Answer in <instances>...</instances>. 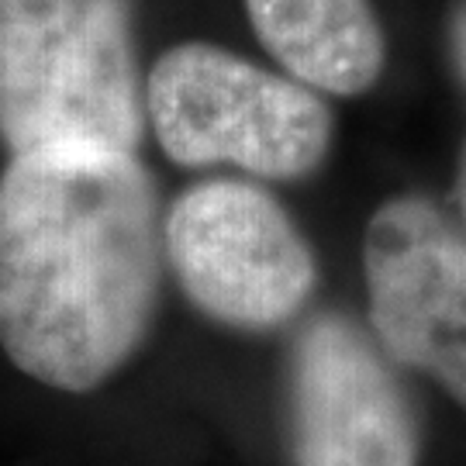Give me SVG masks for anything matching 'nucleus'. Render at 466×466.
Listing matches in <instances>:
<instances>
[{
	"label": "nucleus",
	"mask_w": 466,
	"mask_h": 466,
	"mask_svg": "<svg viewBox=\"0 0 466 466\" xmlns=\"http://www.w3.org/2000/svg\"><path fill=\"white\" fill-rule=\"evenodd\" d=\"M163 221L135 152L38 149L0 173V350L25 377L86 394L146 342Z\"/></svg>",
	"instance_id": "f257e3e1"
},
{
	"label": "nucleus",
	"mask_w": 466,
	"mask_h": 466,
	"mask_svg": "<svg viewBox=\"0 0 466 466\" xmlns=\"http://www.w3.org/2000/svg\"><path fill=\"white\" fill-rule=\"evenodd\" d=\"M146 84L135 0H0V142L135 152Z\"/></svg>",
	"instance_id": "f03ea898"
},
{
	"label": "nucleus",
	"mask_w": 466,
	"mask_h": 466,
	"mask_svg": "<svg viewBox=\"0 0 466 466\" xmlns=\"http://www.w3.org/2000/svg\"><path fill=\"white\" fill-rule=\"evenodd\" d=\"M146 117L173 163H228L263 180L315 173L335 132L318 90L211 42L173 46L152 63Z\"/></svg>",
	"instance_id": "7ed1b4c3"
},
{
	"label": "nucleus",
	"mask_w": 466,
	"mask_h": 466,
	"mask_svg": "<svg viewBox=\"0 0 466 466\" xmlns=\"http://www.w3.org/2000/svg\"><path fill=\"white\" fill-rule=\"evenodd\" d=\"M163 252L187 298L232 329H277L318 287L308 238L267 190L242 180L184 190L163 221Z\"/></svg>",
	"instance_id": "20e7f679"
},
{
	"label": "nucleus",
	"mask_w": 466,
	"mask_h": 466,
	"mask_svg": "<svg viewBox=\"0 0 466 466\" xmlns=\"http://www.w3.org/2000/svg\"><path fill=\"white\" fill-rule=\"evenodd\" d=\"M363 273L377 346L466 408V235L432 200L394 198L370 218Z\"/></svg>",
	"instance_id": "39448f33"
},
{
	"label": "nucleus",
	"mask_w": 466,
	"mask_h": 466,
	"mask_svg": "<svg viewBox=\"0 0 466 466\" xmlns=\"http://www.w3.org/2000/svg\"><path fill=\"white\" fill-rule=\"evenodd\" d=\"M294 466H418V421L377 339L329 311L290 356Z\"/></svg>",
	"instance_id": "423d86ee"
},
{
	"label": "nucleus",
	"mask_w": 466,
	"mask_h": 466,
	"mask_svg": "<svg viewBox=\"0 0 466 466\" xmlns=\"http://www.w3.org/2000/svg\"><path fill=\"white\" fill-rule=\"evenodd\" d=\"M252 32L283 69L335 97L380 80L387 42L370 0H246Z\"/></svg>",
	"instance_id": "0eeeda50"
},
{
	"label": "nucleus",
	"mask_w": 466,
	"mask_h": 466,
	"mask_svg": "<svg viewBox=\"0 0 466 466\" xmlns=\"http://www.w3.org/2000/svg\"><path fill=\"white\" fill-rule=\"evenodd\" d=\"M450 42H452V56H456V66L466 80V0L452 11L450 21Z\"/></svg>",
	"instance_id": "6e6552de"
},
{
	"label": "nucleus",
	"mask_w": 466,
	"mask_h": 466,
	"mask_svg": "<svg viewBox=\"0 0 466 466\" xmlns=\"http://www.w3.org/2000/svg\"><path fill=\"white\" fill-rule=\"evenodd\" d=\"M456 204H460V215L466 225V146L460 152V167H456Z\"/></svg>",
	"instance_id": "1a4fd4ad"
}]
</instances>
